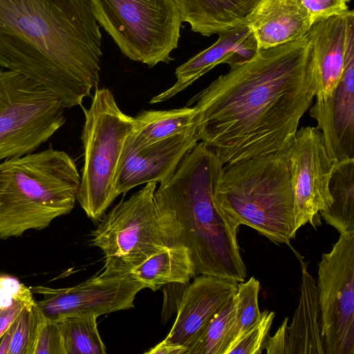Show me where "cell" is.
I'll return each instance as SVG.
<instances>
[{
  "label": "cell",
  "instance_id": "6da1fadb",
  "mask_svg": "<svg viewBox=\"0 0 354 354\" xmlns=\"http://www.w3.org/2000/svg\"><path fill=\"white\" fill-rule=\"evenodd\" d=\"M307 53L306 35L259 49L193 97L198 141L223 165L284 152L315 96Z\"/></svg>",
  "mask_w": 354,
  "mask_h": 354
},
{
  "label": "cell",
  "instance_id": "484cf974",
  "mask_svg": "<svg viewBox=\"0 0 354 354\" xmlns=\"http://www.w3.org/2000/svg\"><path fill=\"white\" fill-rule=\"evenodd\" d=\"M35 301L30 288L13 276L0 274V337L20 313Z\"/></svg>",
  "mask_w": 354,
  "mask_h": 354
},
{
  "label": "cell",
  "instance_id": "d6986e66",
  "mask_svg": "<svg viewBox=\"0 0 354 354\" xmlns=\"http://www.w3.org/2000/svg\"><path fill=\"white\" fill-rule=\"evenodd\" d=\"M301 266L300 299L291 324L287 326L286 354H325L315 281L307 263L296 252Z\"/></svg>",
  "mask_w": 354,
  "mask_h": 354
},
{
  "label": "cell",
  "instance_id": "d6a6232c",
  "mask_svg": "<svg viewBox=\"0 0 354 354\" xmlns=\"http://www.w3.org/2000/svg\"><path fill=\"white\" fill-rule=\"evenodd\" d=\"M147 354H186V349L180 346L173 345L164 340L145 352Z\"/></svg>",
  "mask_w": 354,
  "mask_h": 354
},
{
  "label": "cell",
  "instance_id": "5bb4252c",
  "mask_svg": "<svg viewBox=\"0 0 354 354\" xmlns=\"http://www.w3.org/2000/svg\"><path fill=\"white\" fill-rule=\"evenodd\" d=\"M237 283L226 278L196 275L183 293L176 320L164 341L184 347L188 354L212 318L234 296Z\"/></svg>",
  "mask_w": 354,
  "mask_h": 354
},
{
  "label": "cell",
  "instance_id": "30bf717a",
  "mask_svg": "<svg viewBox=\"0 0 354 354\" xmlns=\"http://www.w3.org/2000/svg\"><path fill=\"white\" fill-rule=\"evenodd\" d=\"M318 266L317 288L325 354H354V233L339 234Z\"/></svg>",
  "mask_w": 354,
  "mask_h": 354
},
{
  "label": "cell",
  "instance_id": "9a60e30c",
  "mask_svg": "<svg viewBox=\"0 0 354 354\" xmlns=\"http://www.w3.org/2000/svg\"><path fill=\"white\" fill-rule=\"evenodd\" d=\"M354 36V12L316 20L306 34L307 68L315 85L316 99L328 97L339 82L346 49Z\"/></svg>",
  "mask_w": 354,
  "mask_h": 354
},
{
  "label": "cell",
  "instance_id": "ba28073f",
  "mask_svg": "<svg viewBox=\"0 0 354 354\" xmlns=\"http://www.w3.org/2000/svg\"><path fill=\"white\" fill-rule=\"evenodd\" d=\"M99 24L131 60L169 64L183 19L176 0H91Z\"/></svg>",
  "mask_w": 354,
  "mask_h": 354
},
{
  "label": "cell",
  "instance_id": "5b68a950",
  "mask_svg": "<svg viewBox=\"0 0 354 354\" xmlns=\"http://www.w3.org/2000/svg\"><path fill=\"white\" fill-rule=\"evenodd\" d=\"M214 198L238 228L248 225L275 244H289L295 236L294 198L284 152L223 167Z\"/></svg>",
  "mask_w": 354,
  "mask_h": 354
},
{
  "label": "cell",
  "instance_id": "1f68e13d",
  "mask_svg": "<svg viewBox=\"0 0 354 354\" xmlns=\"http://www.w3.org/2000/svg\"><path fill=\"white\" fill-rule=\"evenodd\" d=\"M288 321V317H286L274 335L267 337L263 348L268 354L286 353Z\"/></svg>",
  "mask_w": 354,
  "mask_h": 354
},
{
  "label": "cell",
  "instance_id": "7a4b0ae2",
  "mask_svg": "<svg viewBox=\"0 0 354 354\" xmlns=\"http://www.w3.org/2000/svg\"><path fill=\"white\" fill-rule=\"evenodd\" d=\"M102 35L91 0H0V68L80 105L100 81Z\"/></svg>",
  "mask_w": 354,
  "mask_h": 354
},
{
  "label": "cell",
  "instance_id": "603a6c76",
  "mask_svg": "<svg viewBox=\"0 0 354 354\" xmlns=\"http://www.w3.org/2000/svg\"><path fill=\"white\" fill-rule=\"evenodd\" d=\"M329 189L333 203L321 216L339 234L354 233V158L334 164Z\"/></svg>",
  "mask_w": 354,
  "mask_h": 354
},
{
  "label": "cell",
  "instance_id": "3957f363",
  "mask_svg": "<svg viewBox=\"0 0 354 354\" xmlns=\"http://www.w3.org/2000/svg\"><path fill=\"white\" fill-rule=\"evenodd\" d=\"M223 164L203 142L181 160L154 192L156 206L174 243L187 248L196 275L244 281L247 270L237 240L239 228L214 198Z\"/></svg>",
  "mask_w": 354,
  "mask_h": 354
},
{
  "label": "cell",
  "instance_id": "ac0fdd59",
  "mask_svg": "<svg viewBox=\"0 0 354 354\" xmlns=\"http://www.w3.org/2000/svg\"><path fill=\"white\" fill-rule=\"evenodd\" d=\"M259 49L304 37L313 24L301 0H259L245 18Z\"/></svg>",
  "mask_w": 354,
  "mask_h": 354
},
{
  "label": "cell",
  "instance_id": "7c38bea8",
  "mask_svg": "<svg viewBox=\"0 0 354 354\" xmlns=\"http://www.w3.org/2000/svg\"><path fill=\"white\" fill-rule=\"evenodd\" d=\"M144 288L131 275L111 278L100 274L69 288L30 287L32 293L42 295L37 304L44 316L53 321L77 315L99 317L132 308L136 296Z\"/></svg>",
  "mask_w": 354,
  "mask_h": 354
},
{
  "label": "cell",
  "instance_id": "8fae6325",
  "mask_svg": "<svg viewBox=\"0 0 354 354\" xmlns=\"http://www.w3.org/2000/svg\"><path fill=\"white\" fill-rule=\"evenodd\" d=\"M294 198V226L297 231L333 203L329 183L334 163L325 149L317 127L297 130L284 151Z\"/></svg>",
  "mask_w": 354,
  "mask_h": 354
},
{
  "label": "cell",
  "instance_id": "f1b7e54d",
  "mask_svg": "<svg viewBox=\"0 0 354 354\" xmlns=\"http://www.w3.org/2000/svg\"><path fill=\"white\" fill-rule=\"evenodd\" d=\"M274 317L272 311L261 312L260 319L233 345L227 354L261 353Z\"/></svg>",
  "mask_w": 354,
  "mask_h": 354
},
{
  "label": "cell",
  "instance_id": "2e32d148",
  "mask_svg": "<svg viewBox=\"0 0 354 354\" xmlns=\"http://www.w3.org/2000/svg\"><path fill=\"white\" fill-rule=\"evenodd\" d=\"M197 142L196 131L171 136L140 149L126 142L115 177L116 195L140 185L165 181Z\"/></svg>",
  "mask_w": 354,
  "mask_h": 354
},
{
  "label": "cell",
  "instance_id": "4dcf8cb0",
  "mask_svg": "<svg viewBox=\"0 0 354 354\" xmlns=\"http://www.w3.org/2000/svg\"><path fill=\"white\" fill-rule=\"evenodd\" d=\"M351 0H301L313 22L316 20L339 15L349 10Z\"/></svg>",
  "mask_w": 354,
  "mask_h": 354
},
{
  "label": "cell",
  "instance_id": "9c48e42d",
  "mask_svg": "<svg viewBox=\"0 0 354 354\" xmlns=\"http://www.w3.org/2000/svg\"><path fill=\"white\" fill-rule=\"evenodd\" d=\"M65 109L35 82L0 68V160L36 151L64 124Z\"/></svg>",
  "mask_w": 354,
  "mask_h": 354
},
{
  "label": "cell",
  "instance_id": "83f0119b",
  "mask_svg": "<svg viewBox=\"0 0 354 354\" xmlns=\"http://www.w3.org/2000/svg\"><path fill=\"white\" fill-rule=\"evenodd\" d=\"M44 318L36 301L26 307L13 322L8 354H33L36 339Z\"/></svg>",
  "mask_w": 354,
  "mask_h": 354
},
{
  "label": "cell",
  "instance_id": "d4e9b609",
  "mask_svg": "<svg viewBox=\"0 0 354 354\" xmlns=\"http://www.w3.org/2000/svg\"><path fill=\"white\" fill-rule=\"evenodd\" d=\"M236 317L234 296L212 318L188 354H227Z\"/></svg>",
  "mask_w": 354,
  "mask_h": 354
},
{
  "label": "cell",
  "instance_id": "277c9868",
  "mask_svg": "<svg viewBox=\"0 0 354 354\" xmlns=\"http://www.w3.org/2000/svg\"><path fill=\"white\" fill-rule=\"evenodd\" d=\"M80 176L65 151L48 148L0 160V239L46 228L75 206Z\"/></svg>",
  "mask_w": 354,
  "mask_h": 354
},
{
  "label": "cell",
  "instance_id": "f546056e",
  "mask_svg": "<svg viewBox=\"0 0 354 354\" xmlns=\"http://www.w3.org/2000/svg\"><path fill=\"white\" fill-rule=\"evenodd\" d=\"M33 354H66L62 332L56 321L45 317L39 330Z\"/></svg>",
  "mask_w": 354,
  "mask_h": 354
},
{
  "label": "cell",
  "instance_id": "ffe728a7",
  "mask_svg": "<svg viewBox=\"0 0 354 354\" xmlns=\"http://www.w3.org/2000/svg\"><path fill=\"white\" fill-rule=\"evenodd\" d=\"M259 0H176L183 21L203 36L218 35L245 24Z\"/></svg>",
  "mask_w": 354,
  "mask_h": 354
},
{
  "label": "cell",
  "instance_id": "4316f807",
  "mask_svg": "<svg viewBox=\"0 0 354 354\" xmlns=\"http://www.w3.org/2000/svg\"><path fill=\"white\" fill-rule=\"evenodd\" d=\"M259 291L260 282L254 277H251L247 281L238 282L234 295L235 322L227 353L233 345L260 319L261 312L259 307Z\"/></svg>",
  "mask_w": 354,
  "mask_h": 354
},
{
  "label": "cell",
  "instance_id": "e0dca14e",
  "mask_svg": "<svg viewBox=\"0 0 354 354\" xmlns=\"http://www.w3.org/2000/svg\"><path fill=\"white\" fill-rule=\"evenodd\" d=\"M259 50L257 42L246 23L218 34L216 42L176 68V83L154 96L151 104L162 102L177 95L221 64L230 67L250 59Z\"/></svg>",
  "mask_w": 354,
  "mask_h": 354
},
{
  "label": "cell",
  "instance_id": "52a82bcc",
  "mask_svg": "<svg viewBox=\"0 0 354 354\" xmlns=\"http://www.w3.org/2000/svg\"><path fill=\"white\" fill-rule=\"evenodd\" d=\"M156 182H149L105 216L91 239L104 255L100 276L122 278L150 257L174 243L154 198Z\"/></svg>",
  "mask_w": 354,
  "mask_h": 354
},
{
  "label": "cell",
  "instance_id": "7402d4cb",
  "mask_svg": "<svg viewBox=\"0 0 354 354\" xmlns=\"http://www.w3.org/2000/svg\"><path fill=\"white\" fill-rule=\"evenodd\" d=\"M133 119L134 129L127 142L137 149L171 136L196 131L194 106L144 111Z\"/></svg>",
  "mask_w": 354,
  "mask_h": 354
},
{
  "label": "cell",
  "instance_id": "8992f818",
  "mask_svg": "<svg viewBox=\"0 0 354 354\" xmlns=\"http://www.w3.org/2000/svg\"><path fill=\"white\" fill-rule=\"evenodd\" d=\"M83 111L84 165L77 201L95 223L118 196L116 174L124 145L134 129V119L120 110L106 88H95L90 107H83Z\"/></svg>",
  "mask_w": 354,
  "mask_h": 354
},
{
  "label": "cell",
  "instance_id": "4fadbf2b",
  "mask_svg": "<svg viewBox=\"0 0 354 354\" xmlns=\"http://www.w3.org/2000/svg\"><path fill=\"white\" fill-rule=\"evenodd\" d=\"M310 115L317 121L334 164L354 158V36L348 44L339 82L328 97L316 99Z\"/></svg>",
  "mask_w": 354,
  "mask_h": 354
},
{
  "label": "cell",
  "instance_id": "44dd1931",
  "mask_svg": "<svg viewBox=\"0 0 354 354\" xmlns=\"http://www.w3.org/2000/svg\"><path fill=\"white\" fill-rule=\"evenodd\" d=\"M129 275L145 288L156 291L168 283L187 284L196 274L187 248L174 243L150 257Z\"/></svg>",
  "mask_w": 354,
  "mask_h": 354
},
{
  "label": "cell",
  "instance_id": "cb8c5ba5",
  "mask_svg": "<svg viewBox=\"0 0 354 354\" xmlns=\"http://www.w3.org/2000/svg\"><path fill=\"white\" fill-rule=\"evenodd\" d=\"M97 316H70L56 321L64 339L66 354H105L106 347L99 334Z\"/></svg>",
  "mask_w": 354,
  "mask_h": 354
}]
</instances>
